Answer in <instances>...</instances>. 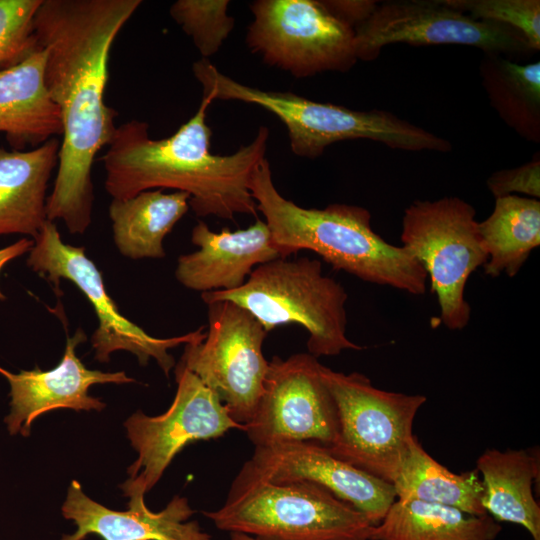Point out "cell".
Returning <instances> with one entry per match:
<instances>
[{
    "label": "cell",
    "mask_w": 540,
    "mask_h": 540,
    "mask_svg": "<svg viewBox=\"0 0 540 540\" xmlns=\"http://www.w3.org/2000/svg\"><path fill=\"white\" fill-rule=\"evenodd\" d=\"M141 0H42L34 18L37 44L45 51L44 84L60 111L58 170L47 198V219L72 234L92 221V166L109 145L116 111L105 103L109 55Z\"/></svg>",
    "instance_id": "cell-1"
},
{
    "label": "cell",
    "mask_w": 540,
    "mask_h": 540,
    "mask_svg": "<svg viewBox=\"0 0 540 540\" xmlns=\"http://www.w3.org/2000/svg\"><path fill=\"white\" fill-rule=\"evenodd\" d=\"M212 102L203 95L195 114L167 138L152 139L144 121L117 126L102 158L107 193L113 199H127L143 191L172 188L189 194V207L199 217H257L249 182L265 158L270 132L260 126L250 144L230 155L212 154V131L206 121Z\"/></svg>",
    "instance_id": "cell-2"
},
{
    "label": "cell",
    "mask_w": 540,
    "mask_h": 540,
    "mask_svg": "<svg viewBox=\"0 0 540 540\" xmlns=\"http://www.w3.org/2000/svg\"><path fill=\"white\" fill-rule=\"evenodd\" d=\"M249 190L280 257L310 250L334 270L365 282L425 294L428 278L423 266L407 248L374 232L366 208L340 203L324 209L301 207L277 190L266 158L254 168Z\"/></svg>",
    "instance_id": "cell-3"
},
{
    "label": "cell",
    "mask_w": 540,
    "mask_h": 540,
    "mask_svg": "<svg viewBox=\"0 0 540 540\" xmlns=\"http://www.w3.org/2000/svg\"><path fill=\"white\" fill-rule=\"evenodd\" d=\"M192 72L203 95L213 101H241L274 114L287 128L290 148L299 157L314 159L333 143L355 139H368L405 151L452 149L449 140L386 110H353L292 92L258 89L223 74L203 58L193 63Z\"/></svg>",
    "instance_id": "cell-4"
},
{
    "label": "cell",
    "mask_w": 540,
    "mask_h": 540,
    "mask_svg": "<svg viewBox=\"0 0 540 540\" xmlns=\"http://www.w3.org/2000/svg\"><path fill=\"white\" fill-rule=\"evenodd\" d=\"M202 513L219 530L258 540H369L373 526L323 487L308 481H271L247 462L223 506Z\"/></svg>",
    "instance_id": "cell-5"
},
{
    "label": "cell",
    "mask_w": 540,
    "mask_h": 540,
    "mask_svg": "<svg viewBox=\"0 0 540 540\" xmlns=\"http://www.w3.org/2000/svg\"><path fill=\"white\" fill-rule=\"evenodd\" d=\"M201 298L206 304L231 301L241 306L267 332L289 324L304 327L308 353L316 358L365 349L346 336V290L323 274L317 259L277 258L257 266L241 287L201 293Z\"/></svg>",
    "instance_id": "cell-6"
},
{
    "label": "cell",
    "mask_w": 540,
    "mask_h": 540,
    "mask_svg": "<svg viewBox=\"0 0 540 540\" xmlns=\"http://www.w3.org/2000/svg\"><path fill=\"white\" fill-rule=\"evenodd\" d=\"M337 408L338 432L330 447L336 458L393 483L414 439L412 425L424 395L381 390L365 375L320 366Z\"/></svg>",
    "instance_id": "cell-7"
},
{
    "label": "cell",
    "mask_w": 540,
    "mask_h": 540,
    "mask_svg": "<svg viewBox=\"0 0 540 540\" xmlns=\"http://www.w3.org/2000/svg\"><path fill=\"white\" fill-rule=\"evenodd\" d=\"M400 240L425 269L442 324L465 328L471 316L467 280L488 260L474 207L457 196L414 201L404 212Z\"/></svg>",
    "instance_id": "cell-8"
},
{
    "label": "cell",
    "mask_w": 540,
    "mask_h": 540,
    "mask_svg": "<svg viewBox=\"0 0 540 540\" xmlns=\"http://www.w3.org/2000/svg\"><path fill=\"white\" fill-rule=\"evenodd\" d=\"M246 33L249 50L297 78L345 72L358 61L353 27L320 0H256Z\"/></svg>",
    "instance_id": "cell-9"
},
{
    "label": "cell",
    "mask_w": 540,
    "mask_h": 540,
    "mask_svg": "<svg viewBox=\"0 0 540 540\" xmlns=\"http://www.w3.org/2000/svg\"><path fill=\"white\" fill-rule=\"evenodd\" d=\"M27 265L49 281L57 292L60 280L66 279L88 299L98 319L91 343L99 362H108L113 352L124 350L134 354L141 366L154 359L168 377L176 365L169 349L203 339L206 335L201 326L185 335L157 338L131 322L107 293L102 274L86 255L85 248L64 243L52 221L47 220L34 238Z\"/></svg>",
    "instance_id": "cell-10"
},
{
    "label": "cell",
    "mask_w": 540,
    "mask_h": 540,
    "mask_svg": "<svg viewBox=\"0 0 540 540\" xmlns=\"http://www.w3.org/2000/svg\"><path fill=\"white\" fill-rule=\"evenodd\" d=\"M207 306L206 335L185 344L179 362L217 395L234 421L246 425L256 412L269 368L263 354L268 332L231 301Z\"/></svg>",
    "instance_id": "cell-11"
},
{
    "label": "cell",
    "mask_w": 540,
    "mask_h": 540,
    "mask_svg": "<svg viewBox=\"0 0 540 540\" xmlns=\"http://www.w3.org/2000/svg\"><path fill=\"white\" fill-rule=\"evenodd\" d=\"M177 391L161 415L142 411L124 423L132 447L138 453L121 485L129 502L144 501V495L160 480L174 457L189 443L223 436L231 429L244 430L234 421L215 393L183 364L175 365Z\"/></svg>",
    "instance_id": "cell-12"
},
{
    "label": "cell",
    "mask_w": 540,
    "mask_h": 540,
    "mask_svg": "<svg viewBox=\"0 0 540 540\" xmlns=\"http://www.w3.org/2000/svg\"><path fill=\"white\" fill-rule=\"evenodd\" d=\"M357 60L373 61L396 43L409 45H466L484 53L527 57L534 51L514 28L475 19L444 0L376 2L354 27Z\"/></svg>",
    "instance_id": "cell-13"
},
{
    "label": "cell",
    "mask_w": 540,
    "mask_h": 540,
    "mask_svg": "<svg viewBox=\"0 0 540 540\" xmlns=\"http://www.w3.org/2000/svg\"><path fill=\"white\" fill-rule=\"evenodd\" d=\"M320 366L309 353L269 360L262 396L243 430L255 447L287 441L331 446L338 432L337 408Z\"/></svg>",
    "instance_id": "cell-14"
},
{
    "label": "cell",
    "mask_w": 540,
    "mask_h": 540,
    "mask_svg": "<svg viewBox=\"0 0 540 540\" xmlns=\"http://www.w3.org/2000/svg\"><path fill=\"white\" fill-rule=\"evenodd\" d=\"M275 482L308 481L363 513L378 525L396 500L391 483L333 456L313 442L287 441L255 447L246 461Z\"/></svg>",
    "instance_id": "cell-15"
},
{
    "label": "cell",
    "mask_w": 540,
    "mask_h": 540,
    "mask_svg": "<svg viewBox=\"0 0 540 540\" xmlns=\"http://www.w3.org/2000/svg\"><path fill=\"white\" fill-rule=\"evenodd\" d=\"M85 340L86 335L81 329L67 337L64 355L51 370L42 371L36 366L32 370L12 373L0 367V374L10 385V412L4 422L11 435L29 436L32 422L54 409L102 410L105 403L88 394L92 385L135 382L123 371L102 372L86 368L76 354L77 346Z\"/></svg>",
    "instance_id": "cell-16"
},
{
    "label": "cell",
    "mask_w": 540,
    "mask_h": 540,
    "mask_svg": "<svg viewBox=\"0 0 540 540\" xmlns=\"http://www.w3.org/2000/svg\"><path fill=\"white\" fill-rule=\"evenodd\" d=\"M191 242L199 249L179 256L175 277L184 287L201 293L229 291L241 287L259 265L280 258L271 243L265 221L231 231L213 232L199 221Z\"/></svg>",
    "instance_id": "cell-17"
},
{
    "label": "cell",
    "mask_w": 540,
    "mask_h": 540,
    "mask_svg": "<svg viewBox=\"0 0 540 540\" xmlns=\"http://www.w3.org/2000/svg\"><path fill=\"white\" fill-rule=\"evenodd\" d=\"M128 506L127 511L106 508L89 498L73 480L61 510L77 529L61 540H84L90 534L103 540H211L197 521H188L195 510L186 497L175 495L159 512L149 510L144 501Z\"/></svg>",
    "instance_id": "cell-18"
},
{
    "label": "cell",
    "mask_w": 540,
    "mask_h": 540,
    "mask_svg": "<svg viewBox=\"0 0 540 540\" xmlns=\"http://www.w3.org/2000/svg\"><path fill=\"white\" fill-rule=\"evenodd\" d=\"M45 51L38 48L0 70V132L14 148H35L62 134L60 111L44 84Z\"/></svg>",
    "instance_id": "cell-19"
},
{
    "label": "cell",
    "mask_w": 540,
    "mask_h": 540,
    "mask_svg": "<svg viewBox=\"0 0 540 540\" xmlns=\"http://www.w3.org/2000/svg\"><path fill=\"white\" fill-rule=\"evenodd\" d=\"M59 149L57 138L27 151L0 147V235H38L48 220L46 193Z\"/></svg>",
    "instance_id": "cell-20"
},
{
    "label": "cell",
    "mask_w": 540,
    "mask_h": 540,
    "mask_svg": "<svg viewBox=\"0 0 540 540\" xmlns=\"http://www.w3.org/2000/svg\"><path fill=\"white\" fill-rule=\"evenodd\" d=\"M476 469L482 475V504L496 521L523 526L533 540H540V506L532 485L539 479V456L528 450L487 449Z\"/></svg>",
    "instance_id": "cell-21"
},
{
    "label": "cell",
    "mask_w": 540,
    "mask_h": 540,
    "mask_svg": "<svg viewBox=\"0 0 540 540\" xmlns=\"http://www.w3.org/2000/svg\"><path fill=\"white\" fill-rule=\"evenodd\" d=\"M186 192L143 191L131 198L113 199L109 206L113 239L119 252L131 259L163 258V240L189 209Z\"/></svg>",
    "instance_id": "cell-22"
},
{
    "label": "cell",
    "mask_w": 540,
    "mask_h": 540,
    "mask_svg": "<svg viewBox=\"0 0 540 540\" xmlns=\"http://www.w3.org/2000/svg\"><path fill=\"white\" fill-rule=\"evenodd\" d=\"M501 530L489 514L476 516L442 504L395 500L382 521L371 527L369 540H495Z\"/></svg>",
    "instance_id": "cell-23"
},
{
    "label": "cell",
    "mask_w": 540,
    "mask_h": 540,
    "mask_svg": "<svg viewBox=\"0 0 540 540\" xmlns=\"http://www.w3.org/2000/svg\"><path fill=\"white\" fill-rule=\"evenodd\" d=\"M478 228L488 254L485 274L514 277L540 245V201L516 194L496 198Z\"/></svg>",
    "instance_id": "cell-24"
},
{
    "label": "cell",
    "mask_w": 540,
    "mask_h": 540,
    "mask_svg": "<svg viewBox=\"0 0 540 540\" xmlns=\"http://www.w3.org/2000/svg\"><path fill=\"white\" fill-rule=\"evenodd\" d=\"M397 500H418L457 508L465 513L487 514L483 484L477 469L456 474L433 459L414 437L392 483Z\"/></svg>",
    "instance_id": "cell-25"
},
{
    "label": "cell",
    "mask_w": 540,
    "mask_h": 540,
    "mask_svg": "<svg viewBox=\"0 0 540 540\" xmlns=\"http://www.w3.org/2000/svg\"><path fill=\"white\" fill-rule=\"evenodd\" d=\"M482 85L499 117L527 141L540 142V62L520 64L484 53Z\"/></svg>",
    "instance_id": "cell-26"
},
{
    "label": "cell",
    "mask_w": 540,
    "mask_h": 540,
    "mask_svg": "<svg viewBox=\"0 0 540 540\" xmlns=\"http://www.w3.org/2000/svg\"><path fill=\"white\" fill-rule=\"evenodd\" d=\"M228 0H177L169 13L193 41L203 59L216 54L234 28Z\"/></svg>",
    "instance_id": "cell-27"
},
{
    "label": "cell",
    "mask_w": 540,
    "mask_h": 540,
    "mask_svg": "<svg viewBox=\"0 0 540 540\" xmlns=\"http://www.w3.org/2000/svg\"><path fill=\"white\" fill-rule=\"evenodd\" d=\"M449 6L478 19L519 31L534 52L540 50L539 0H444Z\"/></svg>",
    "instance_id": "cell-28"
},
{
    "label": "cell",
    "mask_w": 540,
    "mask_h": 540,
    "mask_svg": "<svg viewBox=\"0 0 540 540\" xmlns=\"http://www.w3.org/2000/svg\"><path fill=\"white\" fill-rule=\"evenodd\" d=\"M42 0H0V70L11 67L39 48L35 14Z\"/></svg>",
    "instance_id": "cell-29"
},
{
    "label": "cell",
    "mask_w": 540,
    "mask_h": 540,
    "mask_svg": "<svg viewBox=\"0 0 540 540\" xmlns=\"http://www.w3.org/2000/svg\"><path fill=\"white\" fill-rule=\"evenodd\" d=\"M488 190L496 198L521 193L531 198L540 197V157L513 169H503L490 175L486 181Z\"/></svg>",
    "instance_id": "cell-30"
},
{
    "label": "cell",
    "mask_w": 540,
    "mask_h": 540,
    "mask_svg": "<svg viewBox=\"0 0 540 540\" xmlns=\"http://www.w3.org/2000/svg\"><path fill=\"white\" fill-rule=\"evenodd\" d=\"M327 9L340 20L351 27L363 21L376 4L375 1H346L332 0L323 1Z\"/></svg>",
    "instance_id": "cell-31"
},
{
    "label": "cell",
    "mask_w": 540,
    "mask_h": 540,
    "mask_svg": "<svg viewBox=\"0 0 540 540\" xmlns=\"http://www.w3.org/2000/svg\"><path fill=\"white\" fill-rule=\"evenodd\" d=\"M34 241L22 238L15 243L0 249V273L2 269L12 260L29 252L33 247ZM5 295L0 288V300H4Z\"/></svg>",
    "instance_id": "cell-32"
},
{
    "label": "cell",
    "mask_w": 540,
    "mask_h": 540,
    "mask_svg": "<svg viewBox=\"0 0 540 540\" xmlns=\"http://www.w3.org/2000/svg\"><path fill=\"white\" fill-rule=\"evenodd\" d=\"M230 540H258V539L247 534L232 532L230 533Z\"/></svg>",
    "instance_id": "cell-33"
}]
</instances>
